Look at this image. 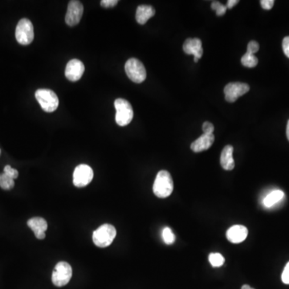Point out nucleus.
Segmentation results:
<instances>
[{"label": "nucleus", "instance_id": "1", "mask_svg": "<svg viewBox=\"0 0 289 289\" xmlns=\"http://www.w3.org/2000/svg\"><path fill=\"white\" fill-rule=\"evenodd\" d=\"M174 190V182L171 175L166 170H161L157 175L153 183V191L161 199L169 197Z\"/></svg>", "mask_w": 289, "mask_h": 289}, {"label": "nucleus", "instance_id": "2", "mask_svg": "<svg viewBox=\"0 0 289 289\" xmlns=\"http://www.w3.org/2000/svg\"><path fill=\"white\" fill-rule=\"evenodd\" d=\"M117 236V230L112 225L104 224L94 230L92 240L94 244L99 247H109Z\"/></svg>", "mask_w": 289, "mask_h": 289}, {"label": "nucleus", "instance_id": "3", "mask_svg": "<svg viewBox=\"0 0 289 289\" xmlns=\"http://www.w3.org/2000/svg\"><path fill=\"white\" fill-rule=\"evenodd\" d=\"M115 109H116L117 124L120 126H125L129 125L133 118V110L132 105L126 100L118 98L114 102Z\"/></svg>", "mask_w": 289, "mask_h": 289}, {"label": "nucleus", "instance_id": "4", "mask_svg": "<svg viewBox=\"0 0 289 289\" xmlns=\"http://www.w3.org/2000/svg\"><path fill=\"white\" fill-rule=\"evenodd\" d=\"M35 98L39 102L43 110L52 112L56 110L59 105V99L53 91L48 89H41L35 92Z\"/></svg>", "mask_w": 289, "mask_h": 289}, {"label": "nucleus", "instance_id": "5", "mask_svg": "<svg viewBox=\"0 0 289 289\" xmlns=\"http://www.w3.org/2000/svg\"><path fill=\"white\" fill-rule=\"evenodd\" d=\"M125 70L128 78L135 83H142L146 78V68L140 61L131 58L125 63Z\"/></svg>", "mask_w": 289, "mask_h": 289}, {"label": "nucleus", "instance_id": "6", "mask_svg": "<svg viewBox=\"0 0 289 289\" xmlns=\"http://www.w3.org/2000/svg\"><path fill=\"white\" fill-rule=\"evenodd\" d=\"M15 38L17 42L22 45H30L33 41V24L28 18H22L17 24Z\"/></svg>", "mask_w": 289, "mask_h": 289}, {"label": "nucleus", "instance_id": "7", "mask_svg": "<svg viewBox=\"0 0 289 289\" xmlns=\"http://www.w3.org/2000/svg\"><path fill=\"white\" fill-rule=\"evenodd\" d=\"M72 276V269L70 264L65 261L59 262L52 273V283L56 287H63L70 281Z\"/></svg>", "mask_w": 289, "mask_h": 289}, {"label": "nucleus", "instance_id": "8", "mask_svg": "<svg viewBox=\"0 0 289 289\" xmlns=\"http://www.w3.org/2000/svg\"><path fill=\"white\" fill-rule=\"evenodd\" d=\"M92 179L93 170L88 165H79L74 170L73 184L76 187H85L92 182Z\"/></svg>", "mask_w": 289, "mask_h": 289}, {"label": "nucleus", "instance_id": "9", "mask_svg": "<svg viewBox=\"0 0 289 289\" xmlns=\"http://www.w3.org/2000/svg\"><path fill=\"white\" fill-rule=\"evenodd\" d=\"M84 13V6L78 0L70 1L68 6L65 22L68 26H76L81 21Z\"/></svg>", "mask_w": 289, "mask_h": 289}, {"label": "nucleus", "instance_id": "10", "mask_svg": "<svg viewBox=\"0 0 289 289\" xmlns=\"http://www.w3.org/2000/svg\"><path fill=\"white\" fill-rule=\"evenodd\" d=\"M250 90L247 84L240 82L229 83L224 88L225 99L228 102H235L240 97L243 96Z\"/></svg>", "mask_w": 289, "mask_h": 289}, {"label": "nucleus", "instance_id": "11", "mask_svg": "<svg viewBox=\"0 0 289 289\" xmlns=\"http://www.w3.org/2000/svg\"><path fill=\"white\" fill-rule=\"evenodd\" d=\"M85 65L82 61L73 59L67 64L65 76L71 81H78L83 76Z\"/></svg>", "mask_w": 289, "mask_h": 289}, {"label": "nucleus", "instance_id": "12", "mask_svg": "<svg viewBox=\"0 0 289 289\" xmlns=\"http://www.w3.org/2000/svg\"><path fill=\"white\" fill-rule=\"evenodd\" d=\"M183 51L187 55H193L194 57L196 59H200L203 54L202 41L198 38H190L186 40L183 45Z\"/></svg>", "mask_w": 289, "mask_h": 289}, {"label": "nucleus", "instance_id": "13", "mask_svg": "<svg viewBox=\"0 0 289 289\" xmlns=\"http://www.w3.org/2000/svg\"><path fill=\"white\" fill-rule=\"evenodd\" d=\"M248 230L243 225H234L227 230V240L232 243H240L246 240Z\"/></svg>", "mask_w": 289, "mask_h": 289}, {"label": "nucleus", "instance_id": "14", "mask_svg": "<svg viewBox=\"0 0 289 289\" xmlns=\"http://www.w3.org/2000/svg\"><path fill=\"white\" fill-rule=\"evenodd\" d=\"M28 226L33 230L35 237L38 240L45 239V232L48 229V223L45 219L41 217L31 218L28 221Z\"/></svg>", "mask_w": 289, "mask_h": 289}, {"label": "nucleus", "instance_id": "15", "mask_svg": "<svg viewBox=\"0 0 289 289\" xmlns=\"http://www.w3.org/2000/svg\"><path fill=\"white\" fill-rule=\"evenodd\" d=\"M214 142H215V135L203 133L195 142H192L190 149L196 153H200V152L210 149L213 145Z\"/></svg>", "mask_w": 289, "mask_h": 289}, {"label": "nucleus", "instance_id": "16", "mask_svg": "<svg viewBox=\"0 0 289 289\" xmlns=\"http://www.w3.org/2000/svg\"><path fill=\"white\" fill-rule=\"evenodd\" d=\"M233 150H234L233 146L228 145V146H225L222 151L221 156H220V164L225 170H232L236 166L234 159H233Z\"/></svg>", "mask_w": 289, "mask_h": 289}, {"label": "nucleus", "instance_id": "17", "mask_svg": "<svg viewBox=\"0 0 289 289\" xmlns=\"http://www.w3.org/2000/svg\"><path fill=\"white\" fill-rule=\"evenodd\" d=\"M155 15V8L152 6L140 5L138 6L136 11V21L139 24H146L149 18Z\"/></svg>", "mask_w": 289, "mask_h": 289}, {"label": "nucleus", "instance_id": "18", "mask_svg": "<svg viewBox=\"0 0 289 289\" xmlns=\"http://www.w3.org/2000/svg\"><path fill=\"white\" fill-rule=\"evenodd\" d=\"M284 193L281 190H275L269 193L264 199H263V205L267 208H270L272 206H275L276 203L284 199Z\"/></svg>", "mask_w": 289, "mask_h": 289}, {"label": "nucleus", "instance_id": "19", "mask_svg": "<svg viewBox=\"0 0 289 289\" xmlns=\"http://www.w3.org/2000/svg\"><path fill=\"white\" fill-rule=\"evenodd\" d=\"M241 63L243 66L247 67V68H255L256 65H258V59L254 54L246 52L242 57Z\"/></svg>", "mask_w": 289, "mask_h": 289}, {"label": "nucleus", "instance_id": "20", "mask_svg": "<svg viewBox=\"0 0 289 289\" xmlns=\"http://www.w3.org/2000/svg\"><path fill=\"white\" fill-rule=\"evenodd\" d=\"M209 262L213 267H221L224 264L225 259L220 253H210L209 255Z\"/></svg>", "mask_w": 289, "mask_h": 289}, {"label": "nucleus", "instance_id": "21", "mask_svg": "<svg viewBox=\"0 0 289 289\" xmlns=\"http://www.w3.org/2000/svg\"><path fill=\"white\" fill-rule=\"evenodd\" d=\"M15 186V182L14 179L8 177V175L5 174L1 175V179H0V187L4 190H11Z\"/></svg>", "mask_w": 289, "mask_h": 289}, {"label": "nucleus", "instance_id": "22", "mask_svg": "<svg viewBox=\"0 0 289 289\" xmlns=\"http://www.w3.org/2000/svg\"><path fill=\"white\" fill-rule=\"evenodd\" d=\"M162 239L164 240L165 243L170 245L173 244L175 241V236L169 227H165L162 230Z\"/></svg>", "mask_w": 289, "mask_h": 289}, {"label": "nucleus", "instance_id": "23", "mask_svg": "<svg viewBox=\"0 0 289 289\" xmlns=\"http://www.w3.org/2000/svg\"><path fill=\"white\" fill-rule=\"evenodd\" d=\"M212 10L216 11V15L218 16H222V15H224L227 11V7L225 5H223L221 3L217 2V1H214L211 4Z\"/></svg>", "mask_w": 289, "mask_h": 289}, {"label": "nucleus", "instance_id": "24", "mask_svg": "<svg viewBox=\"0 0 289 289\" xmlns=\"http://www.w3.org/2000/svg\"><path fill=\"white\" fill-rule=\"evenodd\" d=\"M4 173L12 179H17L18 176V172L17 171L16 169H13V168L11 167L10 166H6L5 167H4Z\"/></svg>", "mask_w": 289, "mask_h": 289}, {"label": "nucleus", "instance_id": "25", "mask_svg": "<svg viewBox=\"0 0 289 289\" xmlns=\"http://www.w3.org/2000/svg\"><path fill=\"white\" fill-rule=\"evenodd\" d=\"M260 49V45L256 41H251L247 45V52L251 54H255L258 52Z\"/></svg>", "mask_w": 289, "mask_h": 289}, {"label": "nucleus", "instance_id": "26", "mask_svg": "<svg viewBox=\"0 0 289 289\" xmlns=\"http://www.w3.org/2000/svg\"><path fill=\"white\" fill-rule=\"evenodd\" d=\"M281 279L284 284H289V261L284 267V271L282 273Z\"/></svg>", "mask_w": 289, "mask_h": 289}, {"label": "nucleus", "instance_id": "27", "mask_svg": "<svg viewBox=\"0 0 289 289\" xmlns=\"http://www.w3.org/2000/svg\"><path fill=\"white\" fill-rule=\"evenodd\" d=\"M214 129H215V128H214L213 124L209 122L203 123V130L206 134H213Z\"/></svg>", "mask_w": 289, "mask_h": 289}, {"label": "nucleus", "instance_id": "28", "mask_svg": "<svg viewBox=\"0 0 289 289\" xmlns=\"http://www.w3.org/2000/svg\"><path fill=\"white\" fill-rule=\"evenodd\" d=\"M118 4V0H102L101 2V5L105 8H113Z\"/></svg>", "mask_w": 289, "mask_h": 289}, {"label": "nucleus", "instance_id": "29", "mask_svg": "<svg viewBox=\"0 0 289 289\" xmlns=\"http://www.w3.org/2000/svg\"><path fill=\"white\" fill-rule=\"evenodd\" d=\"M274 4V0H261L260 1L262 8L265 10H271L273 8Z\"/></svg>", "mask_w": 289, "mask_h": 289}, {"label": "nucleus", "instance_id": "30", "mask_svg": "<svg viewBox=\"0 0 289 289\" xmlns=\"http://www.w3.org/2000/svg\"><path fill=\"white\" fill-rule=\"evenodd\" d=\"M282 47H283V51H284L286 56L289 58V36H286L285 38L283 40Z\"/></svg>", "mask_w": 289, "mask_h": 289}, {"label": "nucleus", "instance_id": "31", "mask_svg": "<svg viewBox=\"0 0 289 289\" xmlns=\"http://www.w3.org/2000/svg\"><path fill=\"white\" fill-rule=\"evenodd\" d=\"M238 3H239L238 0H229V1H227V5H226V7H227V8H229V9H232V8H233V7H235Z\"/></svg>", "mask_w": 289, "mask_h": 289}, {"label": "nucleus", "instance_id": "32", "mask_svg": "<svg viewBox=\"0 0 289 289\" xmlns=\"http://www.w3.org/2000/svg\"><path fill=\"white\" fill-rule=\"evenodd\" d=\"M286 133H287V140L289 141V120L288 122H287V130H286Z\"/></svg>", "mask_w": 289, "mask_h": 289}, {"label": "nucleus", "instance_id": "33", "mask_svg": "<svg viewBox=\"0 0 289 289\" xmlns=\"http://www.w3.org/2000/svg\"><path fill=\"white\" fill-rule=\"evenodd\" d=\"M242 289H255L253 287H251V286L247 285V284H245L242 287Z\"/></svg>", "mask_w": 289, "mask_h": 289}, {"label": "nucleus", "instance_id": "34", "mask_svg": "<svg viewBox=\"0 0 289 289\" xmlns=\"http://www.w3.org/2000/svg\"><path fill=\"white\" fill-rule=\"evenodd\" d=\"M0 179H1V175H0Z\"/></svg>", "mask_w": 289, "mask_h": 289}]
</instances>
